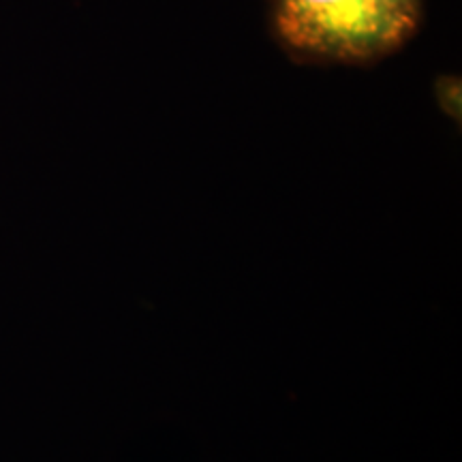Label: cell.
<instances>
[{
	"mask_svg": "<svg viewBox=\"0 0 462 462\" xmlns=\"http://www.w3.org/2000/svg\"><path fill=\"white\" fill-rule=\"evenodd\" d=\"M274 28L300 56L338 62L390 54L415 32L379 0H274Z\"/></svg>",
	"mask_w": 462,
	"mask_h": 462,
	"instance_id": "obj_1",
	"label": "cell"
},
{
	"mask_svg": "<svg viewBox=\"0 0 462 462\" xmlns=\"http://www.w3.org/2000/svg\"><path fill=\"white\" fill-rule=\"evenodd\" d=\"M383 3L390 11H394L396 15H401L404 22L418 28L420 22V0H379Z\"/></svg>",
	"mask_w": 462,
	"mask_h": 462,
	"instance_id": "obj_2",
	"label": "cell"
}]
</instances>
